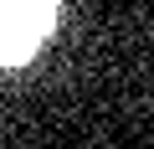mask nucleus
I'll list each match as a JSON object with an SVG mask.
<instances>
[{
	"label": "nucleus",
	"instance_id": "1",
	"mask_svg": "<svg viewBox=\"0 0 154 149\" xmlns=\"http://www.w3.org/2000/svg\"><path fill=\"white\" fill-rule=\"evenodd\" d=\"M57 16V0H0V62H26Z\"/></svg>",
	"mask_w": 154,
	"mask_h": 149
}]
</instances>
